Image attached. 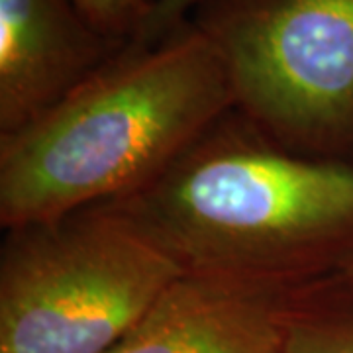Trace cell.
Listing matches in <instances>:
<instances>
[{"label":"cell","mask_w":353,"mask_h":353,"mask_svg":"<svg viewBox=\"0 0 353 353\" xmlns=\"http://www.w3.org/2000/svg\"><path fill=\"white\" fill-rule=\"evenodd\" d=\"M106 204L189 277L287 292L353 259V159L290 152L236 108Z\"/></svg>","instance_id":"6da1fadb"},{"label":"cell","mask_w":353,"mask_h":353,"mask_svg":"<svg viewBox=\"0 0 353 353\" xmlns=\"http://www.w3.org/2000/svg\"><path fill=\"white\" fill-rule=\"evenodd\" d=\"M234 108L226 65L190 20L159 43L130 41L51 110L0 138V226L126 196Z\"/></svg>","instance_id":"7a4b0ae2"},{"label":"cell","mask_w":353,"mask_h":353,"mask_svg":"<svg viewBox=\"0 0 353 353\" xmlns=\"http://www.w3.org/2000/svg\"><path fill=\"white\" fill-rule=\"evenodd\" d=\"M4 232L0 353H108L181 275L106 202Z\"/></svg>","instance_id":"3957f363"},{"label":"cell","mask_w":353,"mask_h":353,"mask_svg":"<svg viewBox=\"0 0 353 353\" xmlns=\"http://www.w3.org/2000/svg\"><path fill=\"white\" fill-rule=\"evenodd\" d=\"M236 110L290 152L353 159V0H202Z\"/></svg>","instance_id":"277c9868"},{"label":"cell","mask_w":353,"mask_h":353,"mask_svg":"<svg viewBox=\"0 0 353 353\" xmlns=\"http://www.w3.org/2000/svg\"><path fill=\"white\" fill-rule=\"evenodd\" d=\"M124 46L75 0H0V138L51 110Z\"/></svg>","instance_id":"5b68a950"},{"label":"cell","mask_w":353,"mask_h":353,"mask_svg":"<svg viewBox=\"0 0 353 353\" xmlns=\"http://www.w3.org/2000/svg\"><path fill=\"white\" fill-rule=\"evenodd\" d=\"M287 292L179 275L108 353H287Z\"/></svg>","instance_id":"8992f818"},{"label":"cell","mask_w":353,"mask_h":353,"mask_svg":"<svg viewBox=\"0 0 353 353\" xmlns=\"http://www.w3.org/2000/svg\"><path fill=\"white\" fill-rule=\"evenodd\" d=\"M287 353H353V275L336 271L285 294Z\"/></svg>","instance_id":"52a82bcc"},{"label":"cell","mask_w":353,"mask_h":353,"mask_svg":"<svg viewBox=\"0 0 353 353\" xmlns=\"http://www.w3.org/2000/svg\"><path fill=\"white\" fill-rule=\"evenodd\" d=\"M104 36L130 43L138 38L157 0H75Z\"/></svg>","instance_id":"ba28073f"},{"label":"cell","mask_w":353,"mask_h":353,"mask_svg":"<svg viewBox=\"0 0 353 353\" xmlns=\"http://www.w3.org/2000/svg\"><path fill=\"white\" fill-rule=\"evenodd\" d=\"M202 0H157L148 22L143 24L134 43L153 46L171 36L176 28L189 22L190 14Z\"/></svg>","instance_id":"9c48e42d"},{"label":"cell","mask_w":353,"mask_h":353,"mask_svg":"<svg viewBox=\"0 0 353 353\" xmlns=\"http://www.w3.org/2000/svg\"><path fill=\"white\" fill-rule=\"evenodd\" d=\"M341 271H343V273H347V275H353V259L350 261V263L345 265V267H343Z\"/></svg>","instance_id":"30bf717a"}]
</instances>
